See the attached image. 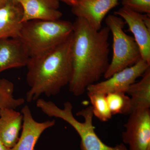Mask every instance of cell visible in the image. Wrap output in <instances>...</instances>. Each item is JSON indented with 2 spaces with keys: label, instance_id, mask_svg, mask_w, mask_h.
<instances>
[{
  "label": "cell",
  "instance_id": "cell-20",
  "mask_svg": "<svg viewBox=\"0 0 150 150\" xmlns=\"http://www.w3.org/2000/svg\"><path fill=\"white\" fill-rule=\"evenodd\" d=\"M65 3L68 5L73 7L77 4V0H58Z\"/></svg>",
  "mask_w": 150,
  "mask_h": 150
},
{
  "label": "cell",
  "instance_id": "cell-9",
  "mask_svg": "<svg viewBox=\"0 0 150 150\" xmlns=\"http://www.w3.org/2000/svg\"><path fill=\"white\" fill-rule=\"evenodd\" d=\"M23 116L21 136L10 150H34L39 138L46 129L55 125L54 120L38 122L33 118L31 110L27 105L22 109Z\"/></svg>",
  "mask_w": 150,
  "mask_h": 150
},
{
  "label": "cell",
  "instance_id": "cell-18",
  "mask_svg": "<svg viewBox=\"0 0 150 150\" xmlns=\"http://www.w3.org/2000/svg\"><path fill=\"white\" fill-rule=\"evenodd\" d=\"M92 105L93 115L102 122L108 121L112 118L106 95L96 93L87 92Z\"/></svg>",
  "mask_w": 150,
  "mask_h": 150
},
{
  "label": "cell",
  "instance_id": "cell-7",
  "mask_svg": "<svg viewBox=\"0 0 150 150\" xmlns=\"http://www.w3.org/2000/svg\"><path fill=\"white\" fill-rule=\"evenodd\" d=\"M150 65L142 59L131 67L115 73L106 80L89 86L88 92L107 94L110 93H126L129 87L144 74Z\"/></svg>",
  "mask_w": 150,
  "mask_h": 150
},
{
  "label": "cell",
  "instance_id": "cell-19",
  "mask_svg": "<svg viewBox=\"0 0 150 150\" xmlns=\"http://www.w3.org/2000/svg\"><path fill=\"white\" fill-rule=\"evenodd\" d=\"M123 7L141 14L150 15V0H122Z\"/></svg>",
  "mask_w": 150,
  "mask_h": 150
},
{
  "label": "cell",
  "instance_id": "cell-23",
  "mask_svg": "<svg viewBox=\"0 0 150 150\" xmlns=\"http://www.w3.org/2000/svg\"><path fill=\"white\" fill-rule=\"evenodd\" d=\"M14 3H15V4H19L20 2L21 1H23V0H11Z\"/></svg>",
  "mask_w": 150,
  "mask_h": 150
},
{
  "label": "cell",
  "instance_id": "cell-13",
  "mask_svg": "<svg viewBox=\"0 0 150 150\" xmlns=\"http://www.w3.org/2000/svg\"><path fill=\"white\" fill-rule=\"evenodd\" d=\"M23 15L20 4L11 0L0 8V39L19 38L23 25Z\"/></svg>",
  "mask_w": 150,
  "mask_h": 150
},
{
  "label": "cell",
  "instance_id": "cell-3",
  "mask_svg": "<svg viewBox=\"0 0 150 150\" xmlns=\"http://www.w3.org/2000/svg\"><path fill=\"white\" fill-rule=\"evenodd\" d=\"M36 102L37 107L44 114L50 117L61 118L75 129L81 138V150H129L123 143L110 146L100 139L95 131L91 106H87L76 113L84 119L83 122H81L73 115L72 104L69 101L64 103L63 108L43 98H38Z\"/></svg>",
  "mask_w": 150,
  "mask_h": 150
},
{
  "label": "cell",
  "instance_id": "cell-6",
  "mask_svg": "<svg viewBox=\"0 0 150 150\" xmlns=\"http://www.w3.org/2000/svg\"><path fill=\"white\" fill-rule=\"evenodd\" d=\"M122 134L129 150H150V109H139L129 114Z\"/></svg>",
  "mask_w": 150,
  "mask_h": 150
},
{
  "label": "cell",
  "instance_id": "cell-15",
  "mask_svg": "<svg viewBox=\"0 0 150 150\" xmlns=\"http://www.w3.org/2000/svg\"><path fill=\"white\" fill-rule=\"evenodd\" d=\"M143 75L139 81L131 84L126 91L131 96V113L135 110L150 108V67Z\"/></svg>",
  "mask_w": 150,
  "mask_h": 150
},
{
  "label": "cell",
  "instance_id": "cell-17",
  "mask_svg": "<svg viewBox=\"0 0 150 150\" xmlns=\"http://www.w3.org/2000/svg\"><path fill=\"white\" fill-rule=\"evenodd\" d=\"M106 99L112 115L131 113L130 98L126 95V93H110L106 94Z\"/></svg>",
  "mask_w": 150,
  "mask_h": 150
},
{
  "label": "cell",
  "instance_id": "cell-1",
  "mask_svg": "<svg viewBox=\"0 0 150 150\" xmlns=\"http://www.w3.org/2000/svg\"><path fill=\"white\" fill-rule=\"evenodd\" d=\"M73 25V75L69 86L70 91L79 96L96 83L109 67L110 31L107 26L95 30L80 18Z\"/></svg>",
  "mask_w": 150,
  "mask_h": 150
},
{
  "label": "cell",
  "instance_id": "cell-11",
  "mask_svg": "<svg viewBox=\"0 0 150 150\" xmlns=\"http://www.w3.org/2000/svg\"><path fill=\"white\" fill-rule=\"evenodd\" d=\"M20 4L23 10V23L34 20L54 21L62 16L58 10V0H23Z\"/></svg>",
  "mask_w": 150,
  "mask_h": 150
},
{
  "label": "cell",
  "instance_id": "cell-21",
  "mask_svg": "<svg viewBox=\"0 0 150 150\" xmlns=\"http://www.w3.org/2000/svg\"><path fill=\"white\" fill-rule=\"evenodd\" d=\"M0 150H10V149L6 146L0 141Z\"/></svg>",
  "mask_w": 150,
  "mask_h": 150
},
{
  "label": "cell",
  "instance_id": "cell-12",
  "mask_svg": "<svg viewBox=\"0 0 150 150\" xmlns=\"http://www.w3.org/2000/svg\"><path fill=\"white\" fill-rule=\"evenodd\" d=\"M29 58L19 38L0 39V73L26 67Z\"/></svg>",
  "mask_w": 150,
  "mask_h": 150
},
{
  "label": "cell",
  "instance_id": "cell-14",
  "mask_svg": "<svg viewBox=\"0 0 150 150\" xmlns=\"http://www.w3.org/2000/svg\"><path fill=\"white\" fill-rule=\"evenodd\" d=\"M23 116L13 108H4L0 112V141L11 149L16 144L22 130Z\"/></svg>",
  "mask_w": 150,
  "mask_h": 150
},
{
  "label": "cell",
  "instance_id": "cell-5",
  "mask_svg": "<svg viewBox=\"0 0 150 150\" xmlns=\"http://www.w3.org/2000/svg\"><path fill=\"white\" fill-rule=\"evenodd\" d=\"M105 22L113 38L112 61L103 75L105 79H108L115 73L135 64L142 59V56L134 38L123 31L125 23L123 19L115 15H109Z\"/></svg>",
  "mask_w": 150,
  "mask_h": 150
},
{
  "label": "cell",
  "instance_id": "cell-4",
  "mask_svg": "<svg viewBox=\"0 0 150 150\" xmlns=\"http://www.w3.org/2000/svg\"><path fill=\"white\" fill-rule=\"evenodd\" d=\"M73 23L59 19L23 23L19 40L29 58L42 55L55 48L72 33Z\"/></svg>",
  "mask_w": 150,
  "mask_h": 150
},
{
  "label": "cell",
  "instance_id": "cell-10",
  "mask_svg": "<svg viewBox=\"0 0 150 150\" xmlns=\"http://www.w3.org/2000/svg\"><path fill=\"white\" fill-rule=\"evenodd\" d=\"M114 13L123 19L128 25L140 48L142 59L150 65V30L144 21V14L138 13L123 7Z\"/></svg>",
  "mask_w": 150,
  "mask_h": 150
},
{
  "label": "cell",
  "instance_id": "cell-2",
  "mask_svg": "<svg viewBox=\"0 0 150 150\" xmlns=\"http://www.w3.org/2000/svg\"><path fill=\"white\" fill-rule=\"evenodd\" d=\"M72 43V33L50 51L29 58L26 66V81L30 87L26 94L28 102L36 101L43 95H56L69 85L73 75Z\"/></svg>",
  "mask_w": 150,
  "mask_h": 150
},
{
  "label": "cell",
  "instance_id": "cell-8",
  "mask_svg": "<svg viewBox=\"0 0 150 150\" xmlns=\"http://www.w3.org/2000/svg\"><path fill=\"white\" fill-rule=\"evenodd\" d=\"M119 0H77L72 7V13L76 18H83L93 29L99 30L108 13L118 4Z\"/></svg>",
  "mask_w": 150,
  "mask_h": 150
},
{
  "label": "cell",
  "instance_id": "cell-22",
  "mask_svg": "<svg viewBox=\"0 0 150 150\" xmlns=\"http://www.w3.org/2000/svg\"><path fill=\"white\" fill-rule=\"evenodd\" d=\"M9 0H0V8L5 5Z\"/></svg>",
  "mask_w": 150,
  "mask_h": 150
},
{
  "label": "cell",
  "instance_id": "cell-16",
  "mask_svg": "<svg viewBox=\"0 0 150 150\" xmlns=\"http://www.w3.org/2000/svg\"><path fill=\"white\" fill-rule=\"evenodd\" d=\"M14 86L11 81L0 79V112L4 108L16 109L24 104L23 98H16L13 96Z\"/></svg>",
  "mask_w": 150,
  "mask_h": 150
}]
</instances>
